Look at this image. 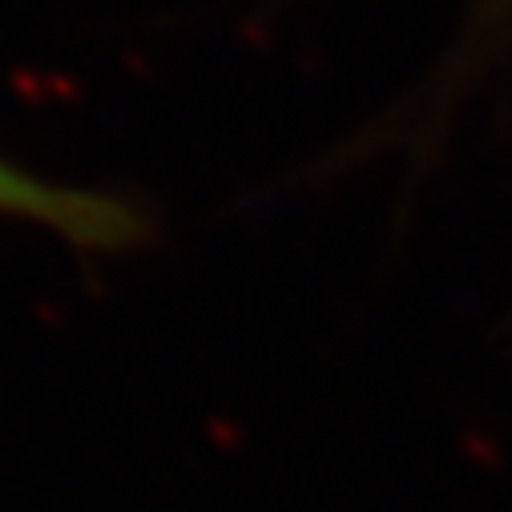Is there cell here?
Here are the masks:
<instances>
[{
	"label": "cell",
	"mask_w": 512,
	"mask_h": 512,
	"mask_svg": "<svg viewBox=\"0 0 512 512\" xmlns=\"http://www.w3.org/2000/svg\"><path fill=\"white\" fill-rule=\"evenodd\" d=\"M0 214L41 222L85 250H121L146 238V222L134 206L105 194L41 182L9 162H0Z\"/></svg>",
	"instance_id": "1"
}]
</instances>
